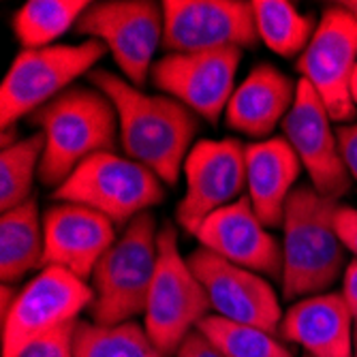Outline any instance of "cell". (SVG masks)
I'll list each match as a JSON object with an SVG mask.
<instances>
[{"instance_id": "cb8c5ba5", "label": "cell", "mask_w": 357, "mask_h": 357, "mask_svg": "<svg viewBox=\"0 0 357 357\" xmlns=\"http://www.w3.org/2000/svg\"><path fill=\"white\" fill-rule=\"evenodd\" d=\"M73 347L75 357H167L135 321L118 326L77 321Z\"/></svg>"}, {"instance_id": "484cf974", "label": "cell", "mask_w": 357, "mask_h": 357, "mask_svg": "<svg viewBox=\"0 0 357 357\" xmlns=\"http://www.w3.org/2000/svg\"><path fill=\"white\" fill-rule=\"evenodd\" d=\"M225 357H296L276 334L220 319L216 314L206 317L197 328Z\"/></svg>"}, {"instance_id": "e575fe53", "label": "cell", "mask_w": 357, "mask_h": 357, "mask_svg": "<svg viewBox=\"0 0 357 357\" xmlns=\"http://www.w3.org/2000/svg\"><path fill=\"white\" fill-rule=\"evenodd\" d=\"M353 357H357V328H355V353H353Z\"/></svg>"}, {"instance_id": "8992f818", "label": "cell", "mask_w": 357, "mask_h": 357, "mask_svg": "<svg viewBox=\"0 0 357 357\" xmlns=\"http://www.w3.org/2000/svg\"><path fill=\"white\" fill-rule=\"evenodd\" d=\"M210 310L204 284L195 276L188 257L180 252L178 229L169 222L163 225L158 231V266L146 302L144 330L172 357L192 332H197Z\"/></svg>"}, {"instance_id": "ffe728a7", "label": "cell", "mask_w": 357, "mask_h": 357, "mask_svg": "<svg viewBox=\"0 0 357 357\" xmlns=\"http://www.w3.org/2000/svg\"><path fill=\"white\" fill-rule=\"evenodd\" d=\"M300 172V158L284 137L246 146V197L270 229L282 227L284 208L298 186Z\"/></svg>"}, {"instance_id": "836d02e7", "label": "cell", "mask_w": 357, "mask_h": 357, "mask_svg": "<svg viewBox=\"0 0 357 357\" xmlns=\"http://www.w3.org/2000/svg\"><path fill=\"white\" fill-rule=\"evenodd\" d=\"M351 99L357 107V67H355V73H353V79H351Z\"/></svg>"}, {"instance_id": "9c48e42d", "label": "cell", "mask_w": 357, "mask_h": 357, "mask_svg": "<svg viewBox=\"0 0 357 357\" xmlns=\"http://www.w3.org/2000/svg\"><path fill=\"white\" fill-rule=\"evenodd\" d=\"M92 300L88 280L45 266L17 291L11 310L3 319V357H17L30 342L77 323Z\"/></svg>"}, {"instance_id": "7c38bea8", "label": "cell", "mask_w": 357, "mask_h": 357, "mask_svg": "<svg viewBox=\"0 0 357 357\" xmlns=\"http://www.w3.org/2000/svg\"><path fill=\"white\" fill-rule=\"evenodd\" d=\"M163 50L195 54L246 50L259 43L252 3L244 0H165Z\"/></svg>"}, {"instance_id": "3957f363", "label": "cell", "mask_w": 357, "mask_h": 357, "mask_svg": "<svg viewBox=\"0 0 357 357\" xmlns=\"http://www.w3.org/2000/svg\"><path fill=\"white\" fill-rule=\"evenodd\" d=\"M45 139L39 180L54 190L79 163L99 152H114L120 137L118 116L107 96L94 86H73L32 114Z\"/></svg>"}, {"instance_id": "4dcf8cb0", "label": "cell", "mask_w": 357, "mask_h": 357, "mask_svg": "<svg viewBox=\"0 0 357 357\" xmlns=\"http://www.w3.org/2000/svg\"><path fill=\"white\" fill-rule=\"evenodd\" d=\"M342 298L355 319V326H357V261L349 264L342 276Z\"/></svg>"}, {"instance_id": "277c9868", "label": "cell", "mask_w": 357, "mask_h": 357, "mask_svg": "<svg viewBox=\"0 0 357 357\" xmlns=\"http://www.w3.org/2000/svg\"><path fill=\"white\" fill-rule=\"evenodd\" d=\"M158 227L152 212L128 222L112 248L96 264L90 287V314L101 326H118L146 312L158 266Z\"/></svg>"}, {"instance_id": "6da1fadb", "label": "cell", "mask_w": 357, "mask_h": 357, "mask_svg": "<svg viewBox=\"0 0 357 357\" xmlns=\"http://www.w3.org/2000/svg\"><path fill=\"white\" fill-rule=\"evenodd\" d=\"M88 82L112 101L124 154L148 167L163 184L176 186L195 146L199 118L172 96L144 92L105 69H94Z\"/></svg>"}, {"instance_id": "5b68a950", "label": "cell", "mask_w": 357, "mask_h": 357, "mask_svg": "<svg viewBox=\"0 0 357 357\" xmlns=\"http://www.w3.org/2000/svg\"><path fill=\"white\" fill-rule=\"evenodd\" d=\"M107 54L105 45L86 39L82 43H56L41 50H22L0 84V126H15L52 103L82 75H90L94 64Z\"/></svg>"}, {"instance_id": "1f68e13d", "label": "cell", "mask_w": 357, "mask_h": 357, "mask_svg": "<svg viewBox=\"0 0 357 357\" xmlns=\"http://www.w3.org/2000/svg\"><path fill=\"white\" fill-rule=\"evenodd\" d=\"M17 298V291L13 284H3V289H0V317H7V312L11 310L13 302Z\"/></svg>"}, {"instance_id": "d4e9b609", "label": "cell", "mask_w": 357, "mask_h": 357, "mask_svg": "<svg viewBox=\"0 0 357 357\" xmlns=\"http://www.w3.org/2000/svg\"><path fill=\"white\" fill-rule=\"evenodd\" d=\"M43 148L45 139L37 131L0 150V210L3 212L13 210L30 197H35L32 186L39 178Z\"/></svg>"}, {"instance_id": "f1b7e54d", "label": "cell", "mask_w": 357, "mask_h": 357, "mask_svg": "<svg viewBox=\"0 0 357 357\" xmlns=\"http://www.w3.org/2000/svg\"><path fill=\"white\" fill-rule=\"evenodd\" d=\"M336 135H338V146H340L344 167H347L351 180L357 182V122L340 126Z\"/></svg>"}, {"instance_id": "7402d4cb", "label": "cell", "mask_w": 357, "mask_h": 357, "mask_svg": "<svg viewBox=\"0 0 357 357\" xmlns=\"http://www.w3.org/2000/svg\"><path fill=\"white\" fill-rule=\"evenodd\" d=\"M88 7V0H26L11 17V30L22 50L50 47L75 30Z\"/></svg>"}, {"instance_id": "5bb4252c", "label": "cell", "mask_w": 357, "mask_h": 357, "mask_svg": "<svg viewBox=\"0 0 357 357\" xmlns=\"http://www.w3.org/2000/svg\"><path fill=\"white\" fill-rule=\"evenodd\" d=\"M332 116L308 82L298 79L294 107L282 120V137L298 154L314 190L330 199H340L351 188V176L332 128Z\"/></svg>"}, {"instance_id": "8fae6325", "label": "cell", "mask_w": 357, "mask_h": 357, "mask_svg": "<svg viewBox=\"0 0 357 357\" xmlns=\"http://www.w3.org/2000/svg\"><path fill=\"white\" fill-rule=\"evenodd\" d=\"M357 67V22L338 3L323 11L312 39L296 60L300 79L308 82L334 122H349L357 107L351 79Z\"/></svg>"}, {"instance_id": "e0dca14e", "label": "cell", "mask_w": 357, "mask_h": 357, "mask_svg": "<svg viewBox=\"0 0 357 357\" xmlns=\"http://www.w3.org/2000/svg\"><path fill=\"white\" fill-rule=\"evenodd\" d=\"M268 229L270 227L257 216L244 195L242 199L206 218L195 238L199 248L214 252L225 261L280 280L282 244Z\"/></svg>"}, {"instance_id": "d6a6232c", "label": "cell", "mask_w": 357, "mask_h": 357, "mask_svg": "<svg viewBox=\"0 0 357 357\" xmlns=\"http://www.w3.org/2000/svg\"><path fill=\"white\" fill-rule=\"evenodd\" d=\"M340 7H344L353 17H355V22H357V0H342V3H338Z\"/></svg>"}, {"instance_id": "f546056e", "label": "cell", "mask_w": 357, "mask_h": 357, "mask_svg": "<svg viewBox=\"0 0 357 357\" xmlns=\"http://www.w3.org/2000/svg\"><path fill=\"white\" fill-rule=\"evenodd\" d=\"M176 357H225V355L197 330L182 342Z\"/></svg>"}, {"instance_id": "9a60e30c", "label": "cell", "mask_w": 357, "mask_h": 357, "mask_svg": "<svg viewBox=\"0 0 357 357\" xmlns=\"http://www.w3.org/2000/svg\"><path fill=\"white\" fill-rule=\"evenodd\" d=\"M188 264L204 284L216 317L278 334L284 312L266 276L225 261L206 248L192 250Z\"/></svg>"}, {"instance_id": "83f0119b", "label": "cell", "mask_w": 357, "mask_h": 357, "mask_svg": "<svg viewBox=\"0 0 357 357\" xmlns=\"http://www.w3.org/2000/svg\"><path fill=\"white\" fill-rule=\"evenodd\" d=\"M336 231L344 244V248L357 261V210L351 206H338L336 210Z\"/></svg>"}, {"instance_id": "52a82bcc", "label": "cell", "mask_w": 357, "mask_h": 357, "mask_svg": "<svg viewBox=\"0 0 357 357\" xmlns=\"http://www.w3.org/2000/svg\"><path fill=\"white\" fill-rule=\"evenodd\" d=\"M54 199L86 206L116 227H126L139 214L163 204L165 184L133 158L99 152L75 167L54 190Z\"/></svg>"}, {"instance_id": "603a6c76", "label": "cell", "mask_w": 357, "mask_h": 357, "mask_svg": "<svg viewBox=\"0 0 357 357\" xmlns=\"http://www.w3.org/2000/svg\"><path fill=\"white\" fill-rule=\"evenodd\" d=\"M252 15L259 41L282 58H300L317 28L289 0H252Z\"/></svg>"}, {"instance_id": "d590c367", "label": "cell", "mask_w": 357, "mask_h": 357, "mask_svg": "<svg viewBox=\"0 0 357 357\" xmlns=\"http://www.w3.org/2000/svg\"><path fill=\"white\" fill-rule=\"evenodd\" d=\"M304 357H308V355H304Z\"/></svg>"}, {"instance_id": "44dd1931", "label": "cell", "mask_w": 357, "mask_h": 357, "mask_svg": "<svg viewBox=\"0 0 357 357\" xmlns=\"http://www.w3.org/2000/svg\"><path fill=\"white\" fill-rule=\"evenodd\" d=\"M45 236L37 197L0 216V278L15 284L28 272L43 266Z\"/></svg>"}, {"instance_id": "7a4b0ae2", "label": "cell", "mask_w": 357, "mask_h": 357, "mask_svg": "<svg viewBox=\"0 0 357 357\" xmlns=\"http://www.w3.org/2000/svg\"><path fill=\"white\" fill-rule=\"evenodd\" d=\"M338 202L298 184L284 208L282 218V296L304 300L328 294L344 276L347 248L336 231Z\"/></svg>"}, {"instance_id": "30bf717a", "label": "cell", "mask_w": 357, "mask_h": 357, "mask_svg": "<svg viewBox=\"0 0 357 357\" xmlns=\"http://www.w3.org/2000/svg\"><path fill=\"white\" fill-rule=\"evenodd\" d=\"M182 176L184 195L176 206V220L195 236L206 218L244 197L246 146L234 137L195 142Z\"/></svg>"}, {"instance_id": "ac0fdd59", "label": "cell", "mask_w": 357, "mask_h": 357, "mask_svg": "<svg viewBox=\"0 0 357 357\" xmlns=\"http://www.w3.org/2000/svg\"><path fill=\"white\" fill-rule=\"evenodd\" d=\"M355 319L342 294H319L298 300L280 321L278 336L308 357H353Z\"/></svg>"}, {"instance_id": "4316f807", "label": "cell", "mask_w": 357, "mask_h": 357, "mask_svg": "<svg viewBox=\"0 0 357 357\" xmlns=\"http://www.w3.org/2000/svg\"><path fill=\"white\" fill-rule=\"evenodd\" d=\"M75 326L71 323L67 328H60L35 342H30L17 357H75Z\"/></svg>"}, {"instance_id": "ba28073f", "label": "cell", "mask_w": 357, "mask_h": 357, "mask_svg": "<svg viewBox=\"0 0 357 357\" xmlns=\"http://www.w3.org/2000/svg\"><path fill=\"white\" fill-rule=\"evenodd\" d=\"M163 7L150 0H103L90 3L75 32L105 45L128 84L142 88L163 45Z\"/></svg>"}, {"instance_id": "d6986e66", "label": "cell", "mask_w": 357, "mask_h": 357, "mask_svg": "<svg viewBox=\"0 0 357 357\" xmlns=\"http://www.w3.org/2000/svg\"><path fill=\"white\" fill-rule=\"evenodd\" d=\"M296 92L298 82L274 64H257L242 84L236 86L225 109V122L242 135L268 137L294 107Z\"/></svg>"}, {"instance_id": "2e32d148", "label": "cell", "mask_w": 357, "mask_h": 357, "mask_svg": "<svg viewBox=\"0 0 357 357\" xmlns=\"http://www.w3.org/2000/svg\"><path fill=\"white\" fill-rule=\"evenodd\" d=\"M118 227L79 204L58 202L43 212V268H62L90 280L96 264L118 240Z\"/></svg>"}, {"instance_id": "4fadbf2b", "label": "cell", "mask_w": 357, "mask_h": 357, "mask_svg": "<svg viewBox=\"0 0 357 357\" xmlns=\"http://www.w3.org/2000/svg\"><path fill=\"white\" fill-rule=\"evenodd\" d=\"M242 50L165 54L152 67V84L197 118L218 122L236 90Z\"/></svg>"}]
</instances>
